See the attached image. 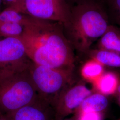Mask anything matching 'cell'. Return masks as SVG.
<instances>
[{
  "label": "cell",
  "mask_w": 120,
  "mask_h": 120,
  "mask_svg": "<svg viewBox=\"0 0 120 120\" xmlns=\"http://www.w3.org/2000/svg\"><path fill=\"white\" fill-rule=\"evenodd\" d=\"M109 17L100 3L90 0L76 6L64 23L65 35L73 48L87 53L96 40L107 30Z\"/></svg>",
  "instance_id": "cell-2"
},
{
  "label": "cell",
  "mask_w": 120,
  "mask_h": 120,
  "mask_svg": "<svg viewBox=\"0 0 120 120\" xmlns=\"http://www.w3.org/2000/svg\"><path fill=\"white\" fill-rule=\"evenodd\" d=\"M116 95V97L117 98V101L118 102V104L120 108V81L119 85L118 86L117 89L116 90L115 94Z\"/></svg>",
  "instance_id": "cell-18"
},
{
  "label": "cell",
  "mask_w": 120,
  "mask_h": 120,
  "mask_svg": "<svg viewBox=\"0 0 120 120\" xmlns=\"http://www.w3.org/2000/svg\"><path fill=\"white\" fill-rule=\"evenodd\" d=\"M4 1H5L6 2L9 3V4L10 5H12V4H15V3H16L22 0H3Z\"/></svg>",
  "instance_id": "cell-19"
},
{
  "label": "cell",
  "mask_w": 120,
  "mask_h": 120,
  "mask_svg": "<svg viewBox=\"0 0 120 120\" xmlns=\"http://www.w3.org/2000/svg\"><path fill=\"white\" fill-rule=\"evenodd\" d=\"M108 104L109 101L106 96L93 92L85 99L75 113L86 112L103 113L107 108Z\"/></svg>",
  "instance_id": "cell-11"
},
{
  "label": "cell",
  "mask_w": 120,
  "mask_h": 120,
  "mask_svg": "<svg viewBox=\"0 0 120 120\" xmlns=\"http://www.w3.org/2000/svg\"><path fill=\"white\" fill-rule=\"evenodd\" d=\"M75 118L76 120H102V112H79L75 113Z\"/></svg>",
  "instance_id": "cell-17"
},
{
  "label": "cell",
  "mask_w": 120,
  "mask_h": 120,
  "mask_svg": "<svg viewBox=\"0 0 120 120\" xmlns=\"http://www.w3.org/2000/svg\"><path fill=\"white\" fill-rule=\"evenodd\" d=\"M0 120H9L5 116L0 113Z\"/></svg>",
  "instance_id": "cell-20"
},
{
  "label": "cell",
  "mask_w": 120,
  "mask_h": 120,
  "mask_svg": "<svg viewBox=\"0 0 120 120\" xmlns=\"http://www.w3.org/2000/svg\"><path fill=\"white\" fill-rule=\"evenodd\" d=\"M2 0H0V4H1V1Z\"/></svg>",
  "instance_id": "cell-22"
},
{
  "label": "cell",
  "mask_w": 120,
  "mask_h": 120,
  "mask_svg": "<svg viewBox=\"0 0 120 120\" xmlns=\"http://www.w3.org/2000/svg\"><path fill=\"white\" fill-rule=\"evenodd\" d=\"M93 93L82 81L73 80L61 92L52 104L56 112V119L66 118L75 113L82 103Z\"/></svg>",
  "instance_id": "cell-6"
},
{
  "label": "cell",
  "mask_w": 120,
  "mask_h": 120,
  "mask_svg": "<svg viewBox=\"0 0 120 120\" xmlns=\"http://www.w3.org/2000/svg\"><path fill=\"white\" fill-rule=\"evenodd\" d=\"M120 120V119H118V120Z\"/></svg>",
  "instance_id": "cell-23"
},
{
  "label": "cell",
  "mask_w": 120,
  "mask_h": 120,
  "mask_svg": "<svg viewBox=\"0 0 120 120\" xmlns=\"http://www.w3.org/2000/svg\"><path fill=\"white\" fill-rule=\"evenodd\" d=\"M20 39L28 57L35 64L74 70L73 47L58 23L31 17Z\"/></svg>",
  "instance_id": "cell-1"
},
{
  "label": "cell",
  "mask_w": 120,
  "mask_h": 120,
  "mask_svg": "<svg viewBox=\"0 0 120 120\" xmlns=\"http://www.w3.org/2000/svg\"><path fill=\"white\" fill-rule=\"evenodd\" d=\"M90 58L97 60L103 66L120 68V54L101 49H90L87 53Z\"/></svg>",
  "instance_id": "cell-12"
},
{
  "label": "cell",
  "mask_w": 120,
  "mask_h": 120,
  "mask_svg": "<svg viewBox=\"0 0 120 120\" xmlns=\"http://www.w3.org/2000/svg\"><path fill=\"white\" fill-rule=\"evenodd\" d=\"M32 62L0 69V113L6 116L38 97L32 80Z\"/></svg>",
  "instance_id": "cell-3"
},
{
  "label": "cell",
  "mask_w": 120,
  "mask_h": 120,
  "mask_svg": "<svg viewBox=\"0 0 120 120\" xmlns=\"http://www.w3.org/2000/svg\"><path fill=\"white\" fill-rule=\"evenodd\" d=\"M119 75L112 71L105 72L93 85V91L109 96L115 94L120 82Z\"/></svg>",
  "instance_id": "cell-9"
},
{
  "label": "cell",
  "mask_w": 120,
  "mask_h": 120,
  "mask_svg": "<svg viewBox=\"0 0 120 120\" xmlns=\"http://www.w3.org/2000/svg\"><path fill=\"white\" fill-rule=\"evenodd\" d=\"M109 15L120 28V0H109Z\"/></svg>",
  "instance_id": "cell-16"
},
{
  "label": "cell",
  "mask_w": 120,
  "mask_h": 120,
  "mask_svg": "<svg viewBox=\"0 0 120 120\" xmlns=\"http://www.w3.org/2000/svg\"><path fill=\"white\" fill-rule=\"evenodd\" d=\"M97 49L120 54V28L109 25L102 36L99 39Z\"/></svg>",
  "instance_id": "cell-10"
},
{
  "label": "cell",
  "mask_w": 120,
  "mask_h": 120,
  "mask_svg": "<svg viewBox=\"0 0 120 120\" xmlns=\"http://www.w3.org/2000/svg\"><path fill=\"white\" fill-rule=\"evenodd\" d=\"M5 116L9 120H56L52 104L39 96L32 102Z\"/></svg>",
  "instance_id": "cell-7"
},
{
  "label": "cell",
  "mask_w": 120,
  "mask_h": 120,
  "mask_svg": "<svg viewBox=\"0 0 120 120\" xmlns=\"http://www.w3.org/2000/svg\"><path fill=\"white\" fill-rule=\"evenodd\" d=\"M30 17L9 6L0 13V23H13L25 26L29 21Z\"/></svg>",
  "instance_id": "cell-14"
},
{
  "label": "cell",
  "mask_w": 120,
  "mask_h": 120,
  "mask_svg": "<svg viewBox=\"0 0 120 120\" xmlns=\"http://www.w3.org/2000/svg\"><path fill=\"white\" fill-rule=\"evenodd\" d=\"M29 69L39 96L52 105L61 92L74 80V70L54 69L32 61Z\"/></svg>",
  "instance_id": "cell-4"
},
{
  "label": "cell",
  "mask_w": 120,
  "mask_h": 120,
  "mask_svg": "<svg viewBox=\"0 0 120 120\" xmlns=\"http://www.w3.org/2000/svg\"><path fill=\"white\" fill-rule=\"evenodd\" d=\"M76 120V119L74 117H72V118H67L66 117V118H64L63 119H58V120Z\"/></svg>",
  "instance_id": "cell-21"
},
{
  "label": "cell",
  "mask_w": 120,
  "mask_h": 120,
  "mask_svg": "<svg viewBox=\"0 0 120 120\" xmlns=\"http://www.w3.org/2000/svg\"><path fill=\"white\" fill-rule=\"evenodd\" d=\"M105 72V67L103 65L97 60L90 58L82 66L80 73L85 81L93 84Z\"/></svg>",
  "instance_id": "cell-13"
},
{
  "label": "cell",
  "mask_w": 120,
  "mask_h": 120,
  "mask_svg": "<svg viewBox=\"0 0 120 120\" xmlns=\"http://www.w3.org/2000/svg\"><path fill=\"white\" fill-rule=\"evenodd\" d=\"M9 7L30 17L64 24L68 14L59 0H22Z\"/></svg>",
  "instance_id": "cell-5"
},
{
  "label": "cell",
  "mask_w": 120,
  "mask_h": 120,
  "mask_svg": "<svg viewBox=\"0 0 120 120\" xmlns=\"http://www.w3.org/2000/svg\"><path fill=\"white\" fill-rule=\"evenodd\" d=\"M25 26L18 23H0V38H20L23 34Z\"/></svg>",
  "instance_id": "cell-15"
},
{
  "label": "cell",
  "mask_w": 120,
  "mask_h": 120,
  "mask_svg": "<svg viewBox=\"0 0 120 120\" xmlns=\"http://www.w3.org/2000/svg\"><path fill=\"white\" fill-rule=\"evenodd\" d=\"M31 61L20 39L6 38L0 39V69L25 64Z\"/></svg>",
  "instance_id": "cell-8"
}]
</instances>
